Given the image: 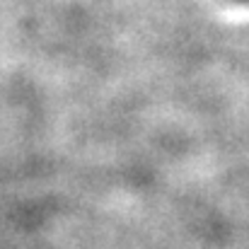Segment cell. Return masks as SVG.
Masks as SVG:
<instances>
[{
	"instance_id": "cell-1",
	"label": "cell",
	"mask_w": 249,
	"mask_h": 249,
	"mask_svg": "<svg viewBox=\"0 0 249 249\" xmlns=\"http://www.w3.org/2000/svg\"><path fill=\"white\" fill-rule=\"evenodd\" d=\"M232 2H240V5H249V0H232Z\"/></svg>"
}]
</instances>
